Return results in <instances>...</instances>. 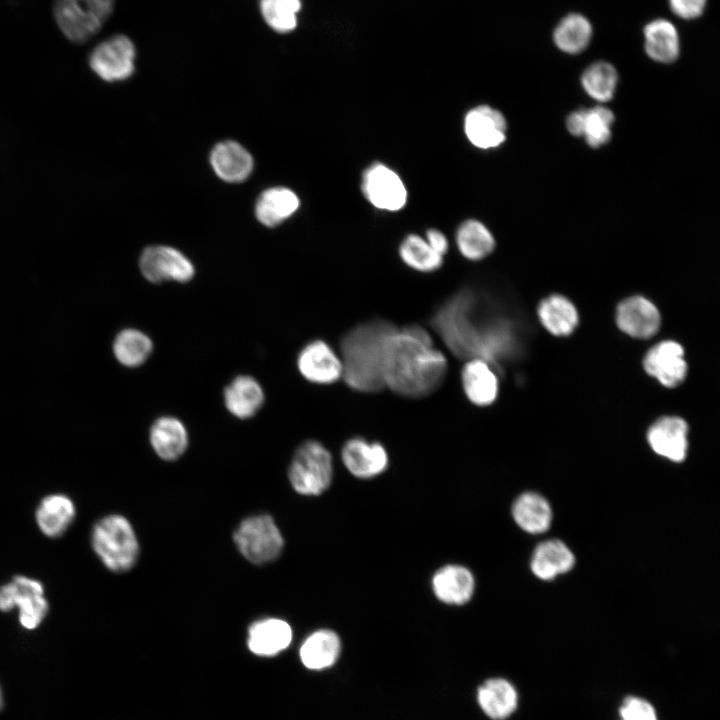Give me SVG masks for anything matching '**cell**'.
<instances>
[{
    "instance_id": "6da1fadb",
    "label": "cell",
    "mask_w": 720,
    "mask_h": 720,
    "mask_svg": "<svg viewBox=\"0 0 720 720\" xmlns=\"http://www.w3.org/2000/svg\"><path fill=\"white\" fill-rule=\"evenodd\" d=\"M448 370L445 355L434 347L430 333L418 326L396 328L385 350L384 384L408 398H422L435 392Z\"/></svg>"
},
{
    "instance_id": "7a4b0ae2",
    "label": "cell",
    "mask_w": 720,
    "mask_h": 720,
    "mask_svg": "<svg viewBox=\"0 0 720 720\" xmlns=\"http://www.w3.org/2000/svg\"><path fill=\"white\" fill-rule=\"evenodd\" d=\"M396 328L389 321L373 319L358 324L342 337V377L350 388L375 393L385 387L386 344Z\"/></svg>"
},
{
    "instance_id": "3957f363",
    "label": "cell",
    "mask_w": 720,
    "mask_h": 720,
    "mask_svg": "<svg viewBox=\"0 0 720 720\" xmlns=\"http://www.w3.org/2000/svg\"><path fill=\"white\" fill-rule=\"evenodd\" d=\"M91 545L105 567L117 573L130 570L139 553L132 525L118 514L105 516L94 525Z\"/></svg>"
},
{
    "instance_id": "277c9868",
    "label": "cell",
    "mask_w": 720,
    "mask_h": 720,
    "mask_svg": "<svg viewBox=\"0 0 720 720\" xmlns=\"http://www.w3.org/2000/svg\"><path fill=\"white\" fill-rule=\"evenodd\" d=\"M114 4L115 0H54L53 16L66 39L82 44L101 30Z\"/></svg>"
},
{
    "instance_id": "5b68a950",
    "label": "cell",
    "mask_w": 720,
    "mask_h": 720,
    "mask_svg": "<svg viewBox=\"0 0 720 720\" xmlns=\"http://www.w3.org/2000/svg\"><path fill=\"white\" fill-rule=\"evenodd\" d=\"M288 476L297 493L307 496L322 494L333 476L330 452L318 441L303 442L293 455Z\"/></svg>"
},
{
    "instance_id": "8992f818",
    "label": "cell",
    "mask_w": 720,
    "mask_h": 720,
    "mask_svg": "<svg viewBox=\"0 0 720 720\" xmlns=\"http://www.w3.org/2000/svg\"><path fill=\"white\" fill-rule=\"evenodd\" d=\"M240 553L254 564L276 560L283 549V537L273 518L255 515L244 519L233 534Z\"/></svg>"
},
{
    "instance_id": "52a82bcc",
    "label": "cell",
    "mask_w": 720,
    "mask_h": 720,
    "mask_svg": "<svg viewBox=\"0 0 720 720\" xmlns=\"http://www.w3.org/2000/svg\"><path fill=\"white\" fill-rule=\"evenodd\" d=\"M19 610V622L27 630L37 628L47 616L49 605L42 583L27 576H15L0 586V611Z\"/></svg>"
},
{
    "instance_id": "ba28073f",
    "label": "cell",
    "mask_w": 720,
    "mask_h": 720,
    "mask_svg": "<svg viewBox=\"0 0 720 720\" xmlns=\"http://www.w3.org/2000/svg\"><path fill=\"white\" fill-rule=\"evenodd\" d=\"M136 48L122 34L113 35L97 44L89 55V66L108 82L128 79L135 71Z\"/></svg>"
},
{
    "instance_id": "9c48e42d",
    "label": "cell",
    "mask_w": 720,
    "mask_h": 720,
    "mask_svg": "<svg viewBox=\"0 0 720 720\" xmlns=\"http://www.w3.org/2000/svg\"><path fill=\"white\" fill-rule=\"evenodd\" d=\"M139 267L142 275L152 283L190 281L195 269L180 251L168 246H150L141 254Z\"/></svg>"
},
{
    "instance_id": "30bf717a",
    "label": "cell",
    "mask_w": 720,
    "mask_h": 720,
    "mask_svg": "<svg viewBox=\"0 0 720 720\" xmlns=\"http://www.w3.org/2000/svg\"><path fill=\"white\" fill-rule=\"evenodd\" d=\"M362 190L367 200L380 210L398 211L407 202V189L402 179L382 163H374L366 169Z\"/></svg>"
},
{
    "instance_id": "8fae6325",
    "label": "cell",
    "mask_w": 720,
    "mask_h": 720,
    "mask_svg": "<svg viewBox=\"0 0 720 720\" xmlns=\"http://www.w3.org/2000/svg\"><path fill=\"white\" fill-rule=\"evenodd\" d=\"M301 375L315 384H332L343 375L341 358L329 344L314 340L306 344L297 357Z\"/></svg>"
},
{
    "instance_id": "7c38bea8",
    "label": "cell",
    "mask_w": 720,
    "mask_h": 720,
    "mask_svg": "<svg viewBox=\"0 0 720 720\" xmlns=\"http://www.w3.org/2000/svg\"><path fill=\"white\" fill-rule=\"evenodd\" d=\"M507 124L503 114L488 105L469 110L464 118V132L470 143L479 149L500 146L506 138Z\"/></svg>"
},
{
    "instance_id": "4fadbf2b",
    "label": "cell",
    "mask_w": 720,
    "mask_h": 720,
    "mask_svg": "<svg viewBox=\"0 0 720 720\" xmlns=\"http://www.w3.org/2000/svg\"><path fill=\"white\" fill-rule=\"evenodd\" d=\"M342 461L347 470L357 478H373L384 472L388 466V454L378 442H369L354 437L345 442L341 451Z\"/></svg>"
},
{
    "instance_id": "5bb4252c",
    "label": "cell",
    "mask_w": 720,
    "mask_h": 720,
    "mask_svg": "<svg viewBox=\"0 0 720 720\" xmlns=\"http://www.w3.org/2000/svg\"><path fill=\"white\" fill-rule=\"evenodd\" d=\"M644 369L666 387H675L685 378L687 364L684 350L675 341H663L653 346L644 358Z\"/></svg>"
},
{
    "instance_id": "9a60e30c",
    "label": "cell",
    "mask_w": 720,
    "mask_h": 720,
    "mask_svg": "<svg viewBox=\"0 0 720 720\" xmlns=\"http://www.w3.org/2000/svg\"><path fill=\"white\" fill-rule=\"evenodd\" d=\"M616 321L618 327L627 335L646 339L656 334L661 318L652 302L642 296H633L618 305Z\"/></svg>"
},
{
    "instance_id": "2e32d148",
    "label": "cell",
    "mask_w": 720,
    "mask_h": 720,
    "mask_svg": "<svg viewBox=\"0 0 720 720\" xmlns=\"http://www.w3.org/2000/svg\"><path fill=\"white\" fill-rule=\"evenodd\" d=\"M687 423L680 417L668 416L657 420L648 430V442L651 448L671 461L685 459L688 448Z\"/></svg>"
},
{
    "instance_id": "e0dca14e",
    "label": "cell",
    "mask_w": 720,
    "mask_h": 720,
    "mask_svg": "<svg viewBox=\"0 0 720 720\" xmlns=\"http://www.w3.org/2000/svg\"><path fill=\"white\" fill-rule=\"evenodd\" d=\"M461 383L467 399L476 406H489L497 398L498 377L489 362L483 359L466 361L461 371Z\"/></svg>"
},
{
    "instance_id": "ac0fdd59",
    "label": "cell",
    "mask_w": 720,
    "mask_h": 720,
    "mask_svg": "<svg viewBox=\"0 0 720 720\" xmlns=\"http://www.w3.org/2000/svg\"><path fill=\"white\" fill-rule=\"evenodd\" d=\"M475 580L469 569L457 564L439 568L432 578V589L441 602L450 605L467 603L474 593Z\"/></svg>"
},
{
    "instance_id": "d6986e66",
    "label": "cell",
    "mask_w": 720,
    "mask_h": 720,
    "mask_svg": "<svg viewBox=\"0 0 720 720\" xmlns=\"http://www.w3.org/2000/svg\"><path fill=\"white\" fill-rule=\"evenodd\" d=\"M614 115L603 106L572 112L567 118V129L574 136H583L593 148L606 144L611 137Z\"/></svg>"
},
{
    "instance_id": "ffe728a7",
    "label": "cell",
    "mask_w": 720,
    "mask_h": 720,
    "mask_svg": "<svg viewBox=\"0 0 720 720\" xmlns=\"http://www.w3.org/2000/svg\"><path fill=\"white\" fill-rule=\"evenodd\" d=\"M210 163L217 176L230 183L244 181L254 165L250 153L234 141L217 144L211 151Z\"/></svg>"
},
{
    "instance_id": "44dd1931",
    "label": "cell",
    "mask_w": 720,
    "mask_h": 720,
    "mask_svg": "<svg viewBox=\"0 0 720 720\" xmlns=\"http://www.w3.org/2000/svg\"><path fill=\"white\" fill-rule=\"evenodd\" d=\"M291 640L292 630L286 621L267 618L249 627L247 643L254 654L272 656L287 648Z\"/></svg>"
},
{
    "instance_id": "7402d4cb",
    "label": "cell",
    "mask_w": 720,
    "mask_h": 720,
    "mask_svg": "<svg viewBox=\"0 0 720 720\" xmlns=\"http://www.w3.org/2000/svg\"><path fill=\"white\" fill-rule=\"evenodd\" d=\"M264 391L256 379L248 375L235 377L224 390L227 410L239 419L254 416L264 403Z\"/></svg>"
},
{
    "instance_id": "603a6c76",
    "label": "cell",
    "mask_w": 720,
    "mask_h": 720,
    "mask_svg": "<svg viewBox=\"0 0 720 720\" xmlns=\"http://www.w3.org/2000/svg\"><path fill=\"white\" fill-rule=\"evenodd\" d=\"M76 508L71 498L64 494L44 497L35 512L36 523L47 537L62 536L72 524Z\"/></svg>"
},
{
    "instance_id": "cb8c5ba5",
    "label": "cell",
    "mask_w": 720,
    "mask_h": 720,
    "mask_svg": "<svg viewBox=\"0 0 720 720\" xmlns=\"http://www.w3.org/2000/svg\"><path fill=\"white\" fill-rule=\"evenodd\" d=\"M646 54L659 63H672L680 54V37L672 22L657 18L648 22L644 29Z\"/></svg>"
},
{
    "instance_id": "d4e9b609",
    "label": "cell",
    "mask_w": 720,
    "mask_h": 720,
    "mask_svg": "<svg viewBox=\"0 0 720 720\" xmlns=\"http://www.w3.org/2000/svg\"><path fill=\"white\" fill-rule=\"evenodd\" d=\"M149 439L156 454L166 461L178 459L188 446L184 424L172 416L156 419L151 425Z\"/></svg>"
},
{
    "instance_id": "484cf974",
    "label": "cell",
    "mask_w": 720,
    "mask_h": 720,
    "mask_svg": "<svg viewBox=\"0 0 720 720\" xmlns=\"http://www.w3.org/2000/svg\"><path fill=\"white\" fill-rule=\"evenodd\" d=\"M574 563L573 553L562 541L548 540L536 547L531 559V570L536 577L550 580L568 572Z\"/></svg>"
},
{
    "instance_id": "4316f807",
    "label": "cell",
    "mask_w": 720,
    "mask_h": 720,
    "mask_svg": "<svg viewBox=\"0 0 720 720\" xmlns=\"http://www.w3.org/2000/svg\"><path fill=\"white\" fill-rule=\"evenodd\" d=\"M299 205V198L292 190L286 187H273L259 196L255 213L263 225L274 227L293 215Z\"/></svg>"
},
{
    "instance_id": "83f0119b",
    "label": "cell",
    "mask_w": 720,
    "mask_h": 720,
    "mask_svg": "<svg viewBox=\"0 0 720 720\" xmlns=\"http://www.w3.org/2000/svg\"><path fill=\"white\" fill-rule=\"evenodd\" d=\"M478 703L484 713L494 720H503L517 707V692L505 679L487 680L478 689Z\"/></svg>"
},
{
    "instance_id": "f1b7e54d",
    "label": "cell",
    "mask_w": 720,
    "mask_h": 720,
    "mask_svg": "<svg viewBox=\"0 0 720 720\" xmlns=\"http://www.w3.org/2000/svg\"><path fill=\"white\" fill-rule=\"evenodd\" d=\"M512 515L520 528L531 534L543 533L550 527L552 510L541 495L527 492L513 504Z\"/></svg>"
},
{
    "instance_id": "f546056e",
    "label": "cell",
    "mask_w": 720,
    "mask_h": 720,
    "mask_svg": "<svg viewBox=\"0 0 720 720\" xmlns=\"http://www.w3.org/2000/svg\"><path fill=\"white\" fill-rule=\"evenodd\" d=\"M341 643L338 635L328 629L312 633L300 648L302 663L309 669L319 670L333 665L340 653Z\"/></svg>"
},
{
    "instance_id": "4dcf8cb0",
    "label": "cell",
    "mask_w": 720,
    "mask_h": 720,
    "mask_svg": "<svg viewBox=\"0 0 720 720\" xmlns=\"http://www.w3.org/2000/svg\"><path fill=\"white\" fill-rule=\"evenodd\" d=\"M592 35L593 28L588 18L579 13H570L556 25L553 41L559 50L574 55L588 47Z\"/></svg>"
},
{
    "instance_id": "1f68e13d",
    "label": "cell",
    "mask_w": 720,
    "mask_h": 720,
    "mask_svg": "<svg viewBox=\"0 0 720 720\" xmlns=\"http://www.w3.org/2000/svg\"><path fill=\"white\" fill-rule=\"evenodd\" d=\"M538 317L544 328L555 336L569 335L578 323L575 306L561 295L545 298L539 304Z\"/></svg>"
},
{
    "instance_id": "d6a6232c",
    "label": "cell",
    "mask_w": 720,
    "mask_h": 720,
    "mask_svg": "<svg viewBox=\"0 0 720 720\" xmlns=\"http://www.w3.org/2000/svg\"><path fill=\"white\" fill-rule=\"evenodd\" d=\"M456 243L461 255L471 261L487 257L495 248L492 233L482 222L475 219H468L460 224L456 232Z\"/></svg>"
},
{
    "instance_id": "836d02e7",
    "label": "cell",
    "mask_w": 720,
    "mask_h": 720,
    "mask_svg": "<svg viewBox=\"0 0 720 720\" xmlns=\"http://www.w3.org/2000/svg\"><path fill=\"white\" fill-rule=\"evenodd\" d=\"M153 350L151 339L137 329H124L116 336L113 351L116 359L124 366L142 365Z\"/></svg>"
},
{
    "instance_id": "e575fe53",
    "label": "cell",
    "mask_w": 720,
    "mask_h": 720,
    "mask_svg": "<svg viewBox=\"0 0 720 720\" xmlns=\"http://www.w3.org/2000/svg\"><path fill=\"white\" fill-rule=\"evenodd\" d=\"M618 82L615 67L605 61L588 66L582 74L581 83L586 93L599 102L613 98Z\"/></svg>"
},
{
    "instance_id": "d590c367",
    "label": "cell",
    "mask_w": 720,
    "mask_h": 720,
    "mask_svg": "<svg viewBox=\"0 0 720 720\" xmlns=\"http://www.w3.org/2000/svg\"><path fill=\"white\" fill-rule=\"evenodd\" d=\"M399 255L410 268L419 272H433L443 264V256L435 252L426 239L408 235L400 244Z\"/></svg>"
},
{
    "instance_id": "8d00e7d4",
    "label": "cell",
    "mask_w": 720,
    "mask_h": 720,
    "mask_svg": "<svg viewBox=\"0 0 720 720\" xmlns=\"http://www.w3.org/2000/svg\"><path fill=\"white\" fill-rule=\"evenodd\" d=\"M301 0H260L259 9L264 22L275 32L290 33L297 27Z\"/></svg>"
},
{
    "instance_id": "74e56055",
    "label": "cell",
    "mask_w": 720,
    "mask_h": 720,
    "mask_svg": "<svg viewBox=\"0 0 720 720\" xmlns=\"http://www.w3.org/2000/svg\"><path fill=\"white\" fill-rule=\"evenodd\" d=\"M620 720H657L653 706L644 699L627 697L620 709Z\"/></svg>"
},
{
    "instance_id": "f35d334b",
    "label": "cell",
    "mask_w": 720,
    "mask_h": 720,
    "mask_svg": "<svg viewBox=\"0 0 720 720\" xmlns=\"http://www.w3.org/2000/svg\"><path fill=\"white\" fill-rule=\"evenodd\" d=\"M671 11L679 18L693 20L700 17L707 0H668Z\"/></svg>"
},
{
    "instance_id": "ab89813d",
    "label": "cell",
    "mask_w": 720,
    "mask_h": 720,
    "mask_svg": "<svg viewBox=\"0 0 720 720\" xmlns=\"http://www.w3.org/2000/svg\"><path fill=\"white\" fill-rule=\"evenodd\" d=\"M426 241L431 248L439 255L444 256L449 248L446 236L437 229H429L426 233Z\"/></svg>"
},
{
    "instance_id": "60d3db41",
    "label": "cell",
    "mask_w": 720,
    "mask_h": 720,
    "mask_svg": "<svg viewBox=\"0 0 720 720\" xmlns=\"http://www.w3.org/2000/svg\"><path fill=\"white\" fill-rule=\"evenodd\" d=\"M2 706H3V697H2V692H1V688H0V709L2 708Z\"/></svg>"
}]
</instances>
